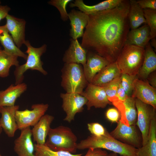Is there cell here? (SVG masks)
Returning a JSON list of instances; mask_svg holds the SVG:
<instances>
[{
	"label": "cell",
	"instance_id": "6da1fadb",
	"mask_svg": "<svg viewBox=\"0 0 156 156\" xmlns=\"http://www.w3.org/2000/svg\"><path fill=\"white\" fill-rule=\"evenodd\" d=\"M129 8V0H122L113 8L89 15L82 47L94 51L110 63L116 62L130 31Z\"/></svg>",
	"mask_w": 156,
	"mask_h": 156
},
{
	"label": "cell",
	"instance_id": "7a4b0ae2",
	"mask_svg": "<svg viewBox=\"0 0 156 156\" xmlns=\"http://www.w3.org/2000/svg\"><path fill=\"white\" fill-rule=\"evenodd\" d=\"M96 148L107 150L127 156H137L138 151V149L114 138L108 132L105 135L99 136L91 135L81 141L77 145V149L79 150Z\"/></svg>",
	"mask_w": 156,
	"mask_h": 156
},
{
	"label": "cell",
	"instance_id": "3957f363",
	"mask_svg": "<svg viewBox=\"0 0 156 156\" xmlns=\"http://www.w3.org/2000/svg\"><path fill=\"white\" fill-rule=\"evenodd\" d=\"M77 138L71 129L61 125L50 129L45 144L53 150L73 154L77 149Z\"/></svg>",
	"mask_w": 156,
	"mask_h": 156
},
{
	"label": "cell",
	"instance_id": "277c9868",
	"mask_svg": "<svg viewBox=\"0 0 156 156\" xmlns=\"http://www.w3.org/2000/svg\"><path fill=\"white\" fill-rule=\"evenodd\" d=\"M144 48L134 45H125L116 62L122 73L137 76L142 65Z\"/></svg>",
	"mask_w": 156,
	"mask_h": 156
},
{
	"label": "cell",
	"instance_id": "5b68a950",
	"mask_svg": "<svg viewBox=\"0 0 156 156\" xmlns=\"http://www.w3.org/2000/svg\"><path fill=\"white\" fill-rule=\"evenodd\" d=\"M61 85L67 93L81 95L89 83L82 66L76 63H65L62 69Z\"/></svg>",
	"mask_w": 156,
	"mask_h": 156
},
{
	"label": "cell",
	"instance_id": "8992f818",
	"mask_svg": "<svg viewBox=\"0 0 156 156\" xmlns=\"http://www.w3.org/2000/svg\"><path fill=\"white\" fill-rule=\"evenodd\" d=\"M25 44L27 48L25 53L27 54L26 63L16 67L14 72L15 78V84L22 82L24 74L27 70H37L44 75L47 73L42 67L43 63L41 57L47 50V45L44 44L41 47L36 48L32 46L28 40H26Z\"/></svg>",
	"mask_w": 156,
	"mask_h": 156
},
{
	"label": "cell",
	"instance_id": "52a82bcc",
	"mask_svg": "<svg viewBox=\"0 0 156 156\" xmlns=\"http://www.w3.org/2000/svg\"><path fill=\"white\" fill-rule=\"evenodd\" d=\"M136 126H128L120 120L116 128L109 134L120 142L138 149L142 146V141Z\"/></svg>",
	"mask_w": 156,
	"mask_h": 156
},
{
	"label": "cell",
	"instance_id": "ba28073f",
	"mask_svg": "<svg viewBox=\"0 0 156 156\" xmlns=\"http://www.w3.org/2000/svg\"><path fill=\"white\" fill-rule=\"evenodd\" d=\"M49 105L47 104L37 103L33 105L31 109H26L23 110H17L15 118L18 129L34 126L45 114Z\"/></svg>",
	"mask_w": 156,
	"mask_h": 156
},
{
	"label": "cell",
	"instance_id": "9c48e42d",
	"mask_svg": "<svg viewBox=\"0 0 156 156\" xmlns=\"http://www.w3.org/2000/svg\"><path fill=\"white\" fill-rule=\"evenodd\" d=\"M135 106L137 112L136 124L141 133L142 146L147 143L152 120L156 116V109L135 99Z\"/></svg>",
	"mask_w": 156,
	"mask_h": 156
},
{
	"label": "cell",
	"instance_id": "30bf717a",
	"mask_svg": "<svg viewBox=\"0 0 156 156\" xmlns=\"http://www.w3.org/2000/svg\"><path fill=\"white\" fill-rule=\"evenodd\" d=\"M60 96L62 100V107L66 114L64 121L70 123L74 120L75 115L82 112L87 100L80 94L75 93H61Z\"/></svg>",
	"mask_w": 156,
	"mask_h": 156
},
{
	"label": "cell",
	"instance_id": "8fae6325",
	"mask_svg": "<svg viewBox=\"0 0 156 156\" xmlns=\"http://www.w3.org/2000/svg\"><path fill=\"white\" fill-rule=\"evenodd\" d=\"M81 95L87 100L86 105L88 110L92 107L104 108L111 103L108 99L103 88L92 83L88 84Z\"/></svg>",
	"mask_w": 156,
	"mask_h": 156
},
{
	"label": "cell",
	"instance_id": "7c38bea8",
	"mask_svg": "<svg viewBox=\"0 0 156 156\" xmlns=\"http://www.w3.org/2000/svg\"><path fill=\"white\" fill-rule=\"evenodd\" d=\"M133 90L131 96L156 109V88L151 86L146 80L136 78L133 82Z\"/></svg>",
	"mask_w": 156,
	"mask_h": 156
},
{
	"label": "cell",
	"instance_id": "4fadbf2b",
	"mask_svg": "<svg viewBox=\"0 0 156 156\" xmlns=\"http://www.w3.org/2000/svg\"><path fill=\"white\" fill-rule=\"evenodd\" d=\"M5 18L6 23L5 25L8 31L16 45L20 49L26 41L25 33L26 22L23 19L16 18L9 14Z\"/></svg>",
	"mask_w": 156,
	"mask_h": 156
},
{
	"label": "cell",
	"instance_id": "5bb4252c",
	"mask_svg": "<svg viewBox=\"0 0 156 156\" xmlns=\"http://www.w3.org/2000/svg\"><path fill=\"white\" fill-rule=\"evenodd\" d=\"M18 105L9 107H0V126L5 133L9 137L14 136L18 129L15 115L19 110Z\"/></svg>",
	"mask_w": 156,
	"mask_h": 156
},
{
	"label": "cell",
	"instance_id": "9a60e30c",
	"mask_svg": "<svg viewBox=\"0 0 156 156\" xmlns=\"http://www.w3.org/2000/svg\"><path fill=\"white\" fill-rule=\"evenodd\" d=\"M32 137L30 127L21 130L20 135L14 143V150L18 156H36Z\"/></svg>",
	"mask_w": 156,
	"mask_h": 156
},
{
	"label": "cell",
	"instance_id": "2e32d148",
	"mask_svg": "<svg viewBox=\"0 0 156 156\" xmlns=\"http://www.w3.org/2000/svg\"><path fill=\"white\" fill-rule=\"evenodd\" d=\"M111 63L98 54L87 51V60L83 67L84 74L89 83H91L95 75Z\"/></svg>",
	"mask_w": 156,
	"mask_h": 156
},
{
	"label": "cell",
	"instance_id": "e0dca14e",
	"mask_svg": "<svg viewBox=\"0 0 156 156\" xmlns=\"http://www.w3.org/2000/svg\"><path fill=\"white\" fill-rule=\"evenodd\" d=\"M68 16L71 27L70 36L73 40L82 37L83 30L88 22L89 15L80 11L73 9L68 14Z\"/></svg>",
	"mask_w": 156,
	"mask_h": 156
},
{
	"label": "cell",
	"instance_id": "ac0fdd59",
	"mask_svg": "<svg viewBox=\"0 0 156 156\" xmlns=\"http://www.w3.org/2000/svg\"><path fill=\"white\" fill-rule=\"evenodd\" d=\"M70 44L66 51L63 60L66 64L76 63L85 65L87 60V51L79 43L77 39H70Z\"/></svg>",
	"mask_w": 156,
	"mask_h": 156
},
{
	"label": "cell",
	"instance_id": "d6986e66",
	"mask_svg": "<svg viewBox=\"0 0 156 156\" xmlns=\"http://www.w3.org/2000/svg\"><path fill=\"white\" fill-rule=\"evenodd\" d=\"M54 117L48 114L44 115L34 126L31 132L34 141L36 144L43 145L51 128L50 126Z\"/></svg>",
	"mask_w": 156,
	"mask_h": 156
},
{
	"label": "cell",
	"instance_id": "ffe728a7",
	"mask_svg": "<svg viewBox=\"0 0 156 156\" xmlns=\"http://www.w3.org/2000/svg\"><path fill=\"white\" fill-rule=\"evenodd\" d=\"M25 83L11 84L4 90L0 91V107L14 105L16 99L26 91Z\"/></svg>",
	"mask_w": 156,
	"mask_h": 156
},
{
	"label": "cell",
	"instance_id": "44dd1931",
	"mask_svg": "<svg viewBox=\"0 0 156 156\" xmlns=\"http://www.w3.org/2000/svg\"><path fill=\"white\" fill-rule=\"evenodd\" d=\"M122 0H107L94 5H88L85 4L82 0H76L73 3H70L69 6L71 8L77 7L80 11L89 15L113 8Z\"/></svg>",
	"mask_w": 156,
	"mask_h": 156
},
{
	"label": "cell",
	"instance_id": "7402d4cb",
	"mask_svg": "<svg viewBox=\"0 0 156 156\" xmlns=\"http://www.w3.org/2000/svg\"><path fill=\"white\" fill-rule=\"evenodd\" d=\"M151 39L149 28L145 24L137 29L129 31L125 45H134L145 49Z\"/></svg>",
	"mask_w": 156,
	"mask_h": 156
},
{
	"label": "cell",
	"instance_id": "603a6c76",
	"mask_svg": "<svg viewBox=\"0 0 156 156\" xmlns=\"http://www.w3.org/2000/svg\"><path fill=\"white\" fill-rule=\"evenodd\" d=\"M121 74L116 62L111 63L95 75L91 83L101 86L121 76Z\"/></svg>",
	"mask_w": 156,
	"mask_h": 156
},
{
	"label": "cell",
	"instance_id": "cb8c5ba5",
	"mask_svg": "<svg viewBox=\"0 0 156 156\" xmlns=\"http://www.w3.org/2000/svg\"><path fill=\"white\" fill-rule=\"evenodd\" d=\"M142 65L137 75L138 78L145 80L149 75L156 70V54L149 42L145 49Z\"/></svg>",
	"mask_w": 156,
	"mask_h": 156
},
{
	"label": "cell",
	"instance_id": "d4e9b609",
	"mask_svg": "<svg viewBox=\"0 0 156 156\" xmlns=\"http://www.w3.org/2000/svg\"><path fill=\"white\" fill-rule=\"evenodd\" d=\"M135 99L131 96L128 97L122 102V107L120 112L121 116L120 120L128 126L136 125L137 112L135 106Z\"/></svg>",
	"mask_w": 156,
	"mask_h": 156
},
{
	"label": "cell",
	"instance_id": "484cf974",
	"mask_svg": "<svg viewBox=\"0 0 156 156\" xmlns=\"http://www.w3.org/2000/svg\"><path fill=\"white\" fill-rule=\"evenodd\" d=\"M0 42L4 47L3 50L7 53L26 60L27 55L16 45L5 25L0 26Z\"/></svg>",
	"mask_w": 156,
	"mask_h": 156
},
{
	"label": "cell",
	"instance_id": "4316f807",
	"mask_svg": "<svg viewBox=\"0 0 156 156\" xmlns=\"http://www.w3.org/2000/svg\"><path fill=\"white\" fill-rule=\"evenodd\" d=\"M137 155L156 156V116L152 120L147 143L138 149Z\"/></svg>",
	"mask_w": 156,
	"mask_h": 156
},
{
	"label": "cell",
	"instance_id": "83f0119b",
	"mask_svg": "<svg viewBox=\"0 0 156 156\" xmlns=\"http://www.w3.org/2000/svg\"><path fill=\"white\" fill-rule=\"evenodd\" d=\"M128 18L130 28L133 29L139 27L142 24H146L143 10L138 3L137 1L130 0Z\"/></svg>",
	"mask_w": 156,
	"mask_h": 156
},
{
	"label": "cell",
	"instance_id": "f1b7e54d",
	"mask_svg": "<svg viewBox=\"0 0 156 156\" xmlns=\"http://www.w3.org/2000/svg\"><path fill=\"white\" fill-rule=\"evenodd\" d=\"M18 57L11 55L4 50L0 51V77L4 78L9 74L10 68L19 66Z\"/></svg>",
	"mask_w": 156,
	"mask_h": 156
},
{
	"label": "cell",
	"instance_id": "f546056e",
	"mask_svg": "<svg viewBox=\"0 0 156 156\" xmlns=\"http://www.w3.org/2000/svg\"><path fill=\"white\" fill-rule=\"evenodd\" d=\"M36 156H81L82 154H73L62 151H55L50 148L45 144H34Z\"/></svg>",
	"mask_w": 156,
	"mask_h": 156
},
{
	"label": "cell",
	"instance_id": "4dcf8cb0",
	"mask_svg": "<svg viewBox=\"0 0 156 156\" xmlns=\"http://www.w3.org/2000/svg\"><path fill=\"white\" fill-rule=\"evenodd\" d=\"M120 83L121 76L115 78L107 83L101 86L104 88L108 99L111 103H112L119 100L117 97L116 93Z\"/></svg>",
	"mask_w": 156,
	"mask_h": 156
},
{
	"label": "cell",
	"instance_id": "1f68e13d",
	"mask_svg": "<svg viewBox=\"0 0 156 156\" xmlns=\"http://www.w3.org/2000/svg\"><path fill=\"white\" fill-rule=\"evenodd\" d=\"M143 11L146 24L149 28L151 39L156 38V10L143 9Z\"/></svg>",
	"mask_w": 156,
	"mask_h": 156
},
{
	"label": "cell",
	"instance_id": "d6a6232c",
	"mask_svg": "<svg viewBox=\"0 0 156 156\" xmlns=\"http://www.w3.org/2000/svg\"><path fill=\"white\" fill-rule=\"evenodd\" d=\"M137 76L130 75L125 73H122L121 76V84L128 97L131 96L133 90V82Z\"/></svg>",
	"mask_w": 156,
	"mask_h": 156
},
{
	"label": "cell",
	"instance_id": "836d02e7",
	"mask_svg": "<svg viewBox=\"0 0 156 156\" xmlns=\"http://www.w3.org/2000/svg\"><path fill=\"white\" fill-rule=\"evenodd\" d=\"M72 1V0H51L48 3L55 7L60 13L61 19L64 21H66L68 19L66 6L68 3Z\"/></svg>",
	"mask_w": 156,
	"mask_h": 156
},
{
	"label": "cell",
	"instance_id": "e575fe53",
	"mask_svg": "<svg viewBox=\"0 0 156 156\" xmlns=\"http://www.w3.org/2000/svg\"><path fill=\"white\" fill-rule=\"evenodd\" d=\"M87 127L92 135L96 136L104 135L108 132L102 125L98 122L88 123Z\"/></svg>",
	"mask_w": 156,
	"mask_h": 156
},
{
	"label": "cell",
	"instance_id": "d590c367",
	"mask_svg": "<svg viewBox=\"0 0 156 156\" xmlns=\"http://www.w3.org/2000/svg\"><path fill=\"white\" fill-rule=\"evenodd\" d=\"M105 116L107 119L112 122H118L119 120L120 114L117 109L112 108L106 111Z\"/></svg>",
	"mask_w": 156,
	"mask_h": 156
},
{
	"label": "cell",
	"instance_id": "8d00e7d4",
	"mask_svg": "<svg viewBox=\"0 0 156 156\" xmlns=\"http://www.w3.org/2000/svg\"><path fill=\"white\" fill-rule=\"evenodd\" d=\"M137 2L143 10H156V0H139L137 1Z\"/></svg>",
	"mask_w": 156,
	"mask_h": 156
},
{
	"label": "cell",
	"instance_id": "74e56055",
	"mask_svg": "<svg viewBox=\"0 0 156 156\" xmlns=\"http://www.w3.org/2000/svg\"><path fill=\"white\" fill-rule=\"evenodd\" d=\"M108 154L106 151L103 150L102 149H89L84 156H106Z\"/></svg>",
	"mask_w": 156,
	"mask_h": 156
},
{
	"label": "cell",
	"instance_id": "f35d334b",
	"mask_svg": "<svg viewBox=\"0 0 156 156\" xmlns=\"http://www.w3.org/2000/svg\"><path fill=\"white\" fill-rule=\"evenodd\" d=\"M116 96L119 100L122 102L124 101L128 97L122 87L121 83L118 89Z\"/></svg>",
	"mask_w": 156,
	"mask_h": 156
},
{
	"label": "cell",
	"instance_id": "ab89813d",
	"mask_svg": "<svg viewBox=\"0 0 156 156\" xmlns=\"http://www.w3.org/2000/svg\"><path fill=\"white\" fill-rule=\"evenodd\" d=\"M10 10V8L7 5H0V21L5 18Z\"/></svg>",
	"mask_w": 156,
	"mask_h": 156
},
{
	"label": "cell",
	"instance_id": "60d3db41",
	"mask_svg": "<svg viewBox=\"0 0 156 156\" xmlns=\"http://www.w3.org/2000/svg\"><path fill=\"white\" fill-rule=\"evenodd\" d=\"M146 80L151 86L156 88V71L150 73Z\"/></svg>",
	"mask_w": 156,
	"mask_h": 156
},
{
	"label": "cell",
	"instance_id": "b9f144b4",
	"mask_svg": "<svg viewBox=\"0 0 156 156\" xmlns=\"http://www.w3.org/2000/svg\"><path fill=\"white\" fill-rule=\"evenodd\" d=\"M151 43H150L152 47H154L155 50L156 49V38L151 39Z\"/></svg>",
	"mask_w": 156,
	"mask_h": 156
},
{
	"label": "cell",
	"instance_id": "7bdbcfd3",
	"mask_svg": "<svg viewBox=\"0 0 156 156\" xmlns=\"http://www.w3.org/2000/svg\"><path fill=\"white\" fill-rule=\"evenodd\" d=\"M106 156H118V155L117 153L112 152L108 154Z\"/></svg>",
	"mask_w": 156,
	"mask_h": 156
},
{
	"label": "cell",
	"instance_id": "ee69618b",
	"mask_svg": "<svg viewBox=\"0 0 156 156\" xmlns=\"http://www.w3.org/2000/svg\"><path fill=\"white\" fill-rule=\"evenodd\" d=\"M2 130H2V128H1V126H0V135H1V133H2Z\"/></svg>",
	"mask_w": 156,
	"mask_h": 156
},
{
	"label": "cell",
	"instance_id": "f6af8a7d",
	"mask_svg": "<svg viewBox=\"0 0 156 156\" xmlns=\"http://www.w3.org/2000/svg\"><path fill=\"white\" fill-rule=\"evenodd\" d=\"M1 50V47L0 46V51Z\"/></svg>",
	"mask_w": 156,
	"mask_h": 156
},
{
	"label": "cell",
	"instance_id": "bcb514c9",
	"mask_svg": "<svg viewBox=\"0 0 156 156\" xmlns=\"http://www.w3.org/2000/svg\"><path fill=\"white\" fill-rule=\"evenodd\" d=\"M120 156H124V155H120Z\"/></svg>",
	"mask_w": 156,
	"mask_h": 156
},
{
	"label": "cell",
	"instance_id": "7dc6e473",
	"mask_svg": "<svg viewBox=\"0 0 156 156\" xmlns=\"http://www.w3.org/2000/svg\"><path fill=\"white\" fill-rule=\"evenodd\" d=\"M0 156H3L1 155V154H0Z\"/></svg>",
	"mask_w": 156,
	"mask_h": 156
},
{
	"label": "cell",
	"instance_id": "c3c4849f",
	"mask_svg": "<svg viewBox=\"0 0 156 156\" xmlns=\"http://www.w3.org/2000/svg\"><path fill=\"white\" fill-rule=\"evenodd\" d=\"M1 1H0V4L1 3Z\"/></svg>",
	"mask_w": 156,
	"mask_h": 156
},
{
	"label": "cell",
	"instance_id": "681fc988",
	"mask_svg": "<svg viewBox=\"0 0 156 156\" xmlns=\"http://www.w3.org/2000/svg\"><path fill=\"white\" fill-rule=\"evenodd\" d=\"M137 156H140L137 155Z\"/></svg>",
	"mask_w": 156,
	"mask_h": 156
}]
</instances>
